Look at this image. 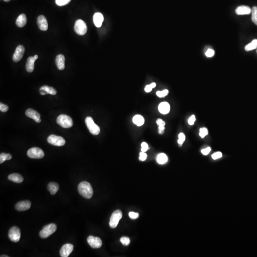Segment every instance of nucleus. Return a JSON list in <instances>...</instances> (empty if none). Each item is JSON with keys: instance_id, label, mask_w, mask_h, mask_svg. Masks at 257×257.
<instances>
[{"instance_id": "24", "label": "nucleus", "mask_w": 257, "mask_h": 257, "mask_svg": "<svg viewBox=\"0 0 257 257\" xmlns=\"http://www.w3.org/2000/svg\"><path fill=\"white\" fill-rule=\"evenodd\" d=\"M133 123L138 126H141L144 123V119L143 116L140 115H136L134 116L132 119Z\"/></svg>"}, {"instance_id": "5", "label": "nucleus", "mask_w": 257, "mask_h": 257, "mask_svg": "<svg viewBox=\"0 0 257 257\" xmlns=\"http://www.w3.org/2000/svg\"><path fill=\"white\" fill-rule=\"evenodd\" d=\"M74 30L77 34L84 35L87 31V27L85 23L82 20H78L75 23Z\"/></svg>"}, {"instance_id": "43", "label": "nucleus", "mask_w": 257, "mask_h": 257, "mask_svg": "<svg viewBox=\"0 0 257 257\" xmlns=\"http://www.w3.org/2000/svg\"><path fill=\"white\" fill-rule=\"evenodd\" d=\"M196 121V118L194 115H192L191 117L189 118V119L188 120V123L189 125H192L194 123L195 121Z\"/></svg>"}, {"instance_id": "4", "label": "nucleus", "mask_w": 257, "mask_h": 257, "mask_svg": "<svg viewBox=\"0 0 257 257\" xmlns=\"http://www.w3.org/2000/svg\"><path fill=\"white\" fill-rule=\"evenodd\" d=\"M85 123L88 130L92 134L97 135L100 132V128L95 123L92 118L87 117L85 119Z\"/></svg>"}, {"instance_id": "39", "label": "nucleus", "mask_w": 257, "mask_h": 257, "mask_svg": "<svg viewBox=\"0 0 257 257\" xmlns=\"http://www.w3.org/2000/svg\"><path fill=\"white\" fill-rule=\"evenodd\" d=\"M7 160V154L4 153H1L0 154V163L1 164Z\"/></svg>"}, {"instance_id": "27", "label": "nucleus", "mask_w": 257, "mask_h": 257, "mask_svg": "<svg viewBox=\"0 0 257 257\" xmlns=\"http://www.w3.org/2000/svg\"><path fill=\"white\" fill-rule=\"evenodd\" d=\"M157 161L159 164H164L168 161V157L164 153H160L157 157Z\"/></svg>"}, {"instance_id": "44", "label": "nucleus", "mask_w": 257, "mask_h": 257, "mask_svg": "<svg viewBox=\"0 0 257 257\" xmlns=\"http://www.w3.org/2000/svg\"><path fill=\"white\" fill-rule=\"evenodd\" d=\"M211 149L210 147H208V148L204 149L201 150V153L204 155H207L209 153V152H211Z\"/></svg>"}, {"instance_id": "38", "label": "nucleus", "mask_w": 257, "mask_h": 257, "mask_svg": "<svg viewBox=\"0 0 257 257\" xmlns=\"http://www.w3.org/2000/svg\"><path fill=\"white\" fill-rule=\"evenodd\" d=\"M9 107L6 104H3L2 103H0V111L2 112H6L8 111Z\"/></svg>"}, {"instance_id": "47", "label": "nucleus", "mask_w": 257, "mask_h": 257, "mask_svg": "<svg viewBox=\"0 0 257 257\" xmlns=\"http://www.w3.org/2000/svg\"><path fill=\"white\" fill-rule=\"evenodd\" d=\"M33 57H34V59L36 60L38 58V55H34Z\"/></svg>"}, {"instance_id": "28", "label": "nucleus", "mask_w": 257, "mask_h": 257, "mask_svg": "<svg viewBox=\"0 0 257 257\" xmlns=\"http://www.w3.org/2000/svg\"><path fill=\"white\" fill-rule=\"evenodd\" d=\"M252 21L257 25V6H254L251 9Z\"/></svg>"}, {"instance_id": "10", "label": "nucleus", "mask_w": 257, "mask_h": 257, "mask_svg": "<svg viewBox=\"0 0 257 257\" xmlns=\"http://www.w3.org/2000/svg\"><path fill=\"white\" fill-rule=\"evenodd\" d=\"M87 242L90 246L93 249H98L102 246V241L101 238L90 236L87 238Z\"/></svg>"}, {"instance_id": "35", "label": "nucleus", "mask_w": 257, "mask_h": 257, "mask_svg": "<svg viewBox=\"0 0 257 257\" xmlns=\"http://www.w3.org/2000/svg\"><path fill=\"white\" fill-rule=\"evenodd\" d=\"M120 241L124 246H128L129 245L130 243V238L128 237H126L121 238L120 239Z\"/></svg>"}, {"instance_id": "48", "label": "nucleus", "mask_w": 257, "mask_h": 257, "mask_svg": "<svg viewBox=\"0 0 257 257\" xmlns=\"http://www.w3.org/2000/svg\"><path fill=\"white\" fill-rule=\"evenodd\" d=\"M9 257L8 256H7V255H1V257Z\"/></svg>"}, {"instance_id": "7", "label": "nucleus", "mask_w": 257, "mask_h": 257, "mask_svg": "<svg viewBox=\"0 0 257 257\" xmlns=\"http://www.w3.org/2000/svg\"><path fill=\"white\" fill-rule=\"evenodd\" d=\"M10 240L13 243H17L21 238V231L17 227H12L10 229L8 233Z\"/></svg>"}, {"instance_id": "23", "label": "nucleus", "mask_w": 257, "mask_h": 257, "mask_svg": "<svg viewBox=\"0 0 257 257\" xmlns=\"http://www.w3.org/2000/svg\"><path fill=\"white\" fill-rule=\"evenodd\" d=\"M48 191L52 195H54L59 189V186L56 183H50L47 187Z\"/></svg>"}, {"instance_id": "42", "label": "nucleus", "mask_w": 257, "mask_h": 257, "mask_svg": "<svg viewBox=\"0 0 257 257\" xmlns=\"http://www.w3.org/2000/svg\"><path fill=\"white\" fill-rule=\"evenodd\" d=\"M141 152H146L149 149V146L146 143H141Z\"/></svg>"}, {"instance_id": "36", "label": "nucleus", "mask_w": 257, "mask_h": 257, "mask_svg": "<svg viewBox=\"0 0 257 257\" xmlns=\"http://www.w3.org/2000/svg\"><path fill=\"white\" fill-rule=\"evenodd\" d=\"M214 51L212 49H208L205 52V55L207 57H212V56H214Z\"/></svg>"}, {"instance_id": "6", "label": "nucleus", "mask_w": 257, "mask_h": 257, "mask_svg": "<svg viewBox=\"0 0 257 257\" xmlns=\"http://www.w3.org/2000/svg\"><path fill=\"white\" fill-rule=\"evenodd\" d=\"M123 217V213L120 210H117L115 211L112 213L110 220L109 225L110 227L112 228H116L118 224L119 223L120 220Z\"/></svg>"}, {"instance_id": "31", "label": "nucleus", "mask_w": 257, "mask_h": 257, "mask_svg": "<svg viewBox=\"0 0 257 257\" xmlns=\"http://www.w3.org/2000/svg\"><path fill=\"white\" fill-rule=\"evenodd\" d=\"M185 135L184 133H180L178 135V143L180 146L183 145L185 140Z\"/></svg>"}, {"instance_id": "25", "label": "nucleus", "mask_w": 257, "mask_h": 257, "mask_svg": "<svg viewBox=\"0 0 257 257\" xmlns=\"http://www.w3.org/2000/svg\"><path fill=\"white\" fill-rule=\"evenodd\" d=\"M156 123L158 125V132L160 134H163L165 130V123L161 119H158Z\"/></svg>"}, {"instance_id": "15", "label": "nucleus", "mask_w": 257, "mask_h": 257, "mask_svg": "<svg viewBox=\"0 0 257 257\" xmlns=\"http://www.w3.org/2000/svg\"><path fill=\"white\" fill-rule=\"evenodd\" d=\"M26 115L28 117L33 119L36 123H40L41 120L40 119V114L37 112L32 109L27 110L25 112Z\"/></svg>"}, {"instance_id": "17", "label": "nucleus", "mask_w": 257, "mask_h": 257, "mask_svg": "<svg viewBox=\"0 0 257 257\" xmlns=\"http://www.w3.org/2000/svg\"><path fill=\"white\" fill-rule=\"evenodd\" d=\"M251 12V9L248 6H241L238 7L235 10L236 14L238 15L249 14Z\"/></svg>"}, {"instance_id": "37", "label": "nucleus", "mask_w": 257, "mask_h": 257, "mask_svg": "<svg viewBox=\"0 0 257 257\" xmlns=\"http://www.w3.org/2000/svg\"><path fill=\"white\" fill-rule=\"evenodd\" d=\"M222 156H223V154H222L221 152H217L212 155V158L214 160H217V159L222 157Z\"/></svg>"}, {"instance_id": "29", "label": "nucleus", "mask_w": 257, "mask_h": 257, "mask_svg": "<svg viewBox=\"0 0 257 257\" xmlns=\"http://www.w3.org/2000/svg\"><path fill=\"white\" fill-rule=\"evenodd\" d=\"M43 88H44L45 90L46 91V92H47L48 94H50L51 95H55L57 93V92H56V90L53 88V87H49L48 86H43Z\"/></svg>"}, {"instance_id": "14", "label": "nucleus", "mask_w": 257, "mask_h": 257, "mask_svg": "<svg viewBox=\"0 0 257 257\" xmlns=\"http://www.w3.org/2000/svg\"><path fill=\"white\" fill-rule=\"evenodd\" d=\"M31 206V203L29 201H19L15 205L16 210L20 212L25 211L29 209Z\"/></svg>"}, {"instance_id": "45", "label": "nucleus", "mask_w": 257, "mask_h": 257, "mask_svg": "<svg viewBox=\"0 0 257 257\" xmlns=\"http://www.w3.org/2000/svg\"><path fill=\"white\" fill-rule=\"evenodd\" d=\"M40 94L42 95H46L47 94H48L47 92H46V91L45 90L44 88H43V87H41V88H40Z\"/></svg>"}, {"instance_id": "1", "label": "nucleus", "mask_w": 257, "mask_h": 257, "mask_svg": "<svg viewBox=\"0 0 257 257\" xmlns=\"http://www.w3.org/2000/svg\"><path fill=\"white\" fill-rule=\"evenodd\" d=\"M78 189L80 195L85 198H90L92 197L93 189L90 183L87 181L81 182L78 185Z\"/></svg>"}, {"instance_id": "22", "label": "nucleus", "mask_w": 257, "mask_h": 257, "mask_svg": "<svg viewBox=\"0 0 257 257\" xmlns=\"http://www.w3.org/2000/svg\"><path fill=\"white\" fill-rule=\"evenodd\" d=\"M8 179L14 183H20L23 181V178L21 175L18 173H12L8 176Z\"/></svg>"}, {"instance_id": "34", "label": "nucleus", "mask_w": 257, "mask_h": 257, "mask_svg": "<svg viewBox=\"0 0 257 257\" xmlns=\"http://www.w3.org/2000/svg\"><path fill=\"white\" fill-rule=\"evenodd\" d=\"M208 134V130L206 128H203L200 129V136L202 138L205 137V136L207 135Z\"/></svg>"}, {"instance_id": "11", "label": "nucleus", "mask_w": 257, "mask_h": 257, "mask_svg": "<svg viewBox=\"0 0 257 257\" xmlns=\"http://www.w3.org/2000/svg\"><path fill=\"white\" fill-rule=\"evenodd\" d=\"M25 48L23 46L20 45L17 47L14 53L13 54L12 60L14 62H18L21 60L24 55Z\"/></svg>"}, {"instance_id": "26", "label": "nucleus", "mask_w": 257, "mask_h": 257, "mask_svg": "<svg viewBox=\"0 0 257 257\" xmlns=\"http://www.w3.org/2000/svg\"><path fill=\"white\" fill-rule=\"evenodd\" d=\"M257 48V39L253 40L251 43L247 44L245 47V51L247 52L252 51Z\"/></svg>"}, {"instance_id": "9", "label": "nucleus", "mask_w": 257, "mask_h": 257, "mask_svg": "<svg viewBox=\"0 0 257 257\" xmlns=\"http://www.w3.org/2000/svg\"><path fill=\"white\" fill-rule=\"evenodd\" d=\"M47 141L50 144L56 146H62L65 144V140L61 136L51 135L47 138Z\"/></svg>"}, {"instance_id": "16", "label": "nucleus", "mask_w": 257, "mask_h": 257, "mask_svg": "<svg viewBox=\"0 0 257 257\" xmlns=\"http://www.w3.org/2000/svg\"><path fill=\"white\" fill-rule=\"evenodd\" d=\"M103 20H104V17L101 13L96 12L93 15V23H94L95 26L99 28L101 26Z\"/></svg>"}, {"instance_id": "8", "label": "nucleus", "mask_w": 257, "mask_h": 257, "mask_svg": "<svg viewBox=\"0 0 257 257\" xmlns=\"http://www.w3.org/2000/svg\"><path fill=\"white\" fill-rule=\"evenodd\" d=\"M27 155L32 158H41L44 156V152L38 147H33L28 150Z\"/></svg>"}, {"instance_id": "46", "label": "nucleus", "mask_w": 257, "mask_h": 257, "mask_svg": "<svg viewBox=\"0 0 257 257\" xmlns=\"http://www.w3.org/2000/svg\"><path fill=\"white\" fill-rule=\"evenodd\" d=\"M12 158V156L10 154H9V153H7V160H11Z\"/></svg>"}, {"instance_id": "13", "label": "nucleus", "mask_w": 257, "mask_h": 257, "mask_svg": "<svg viewBox=\"0 0 257 257\" xmlns=\"http://www.w3.org/2000/svg\"><path fill=\"white\" fill-rule=\"evenodd\" d=\"M37 23L39 29L41 31H46L48 30V23L45 16L43 15H40L38 16Z\"/></svg>"}, {"instance_id": "20", "label": "nucleus", "mask_w": 257, "mask_h": 257, "mask_svg": "<svg viewBox=\"0 0 257 257\" xmlns=\"http://www.w3.org/2000/svg\"><path fill=\"white\" fill-rule=\"evenodd\" d=\"M36 60L34 57H30L28 58L26 64V69L29 72H32L33 71L34 68V63Z\"/></svg>"}, {"instance_id": "2", "label": "nucleus", "mask_w": 257, "mask_h": 257, "mask_svg": "<svg viewBox=\"0 0 257 257\" xmlns=\"http://www.w3.org/2000/svg\"><path fill=\"white\" fill-rule=\"evenodd\" d=\"M57 123L63 128L68 129L73 125V121L70 117L65 114L60 115L57 119Z\"/></svg>"}, {"instance_id": "21", "label": "nucleus", "mask_w": 257, "mask_h": 257, "mask_svg": "<svg viewBox=\"0 0 257 257\" xmlns=\"http://www.w3.org/2000/svg\"><path fill=\"white\" fill-rule=\"evenodd\" d=\"M27 23V18L25 14L20 15L16 20V24L17 26L21 28L25 25Z\"/></svg>"}, {"instance_id": "12", "label": "nucleus", "mask_w": 257, "mask_h": 257, "mask_svg": "<svg viewBox=\"0 0 257 257\" xmlns=\"http://www.w3.org/2000/svg\"><path fill=\"white\" fill-rule=\"evenodd\" d=\"M73 250V246L72 244L70 243L64 244L60 249V255L62 257H68Z\"/></svg>"}, {"instance_id": "33", "label": "nucleus", "mask_w": 257, "mask_h": 257, "mask_svg": "<svg viewBox=\"0 0 257 257\" xmlns=\"http://www.w3.org/2000/svg\"><path fill=\"white\" fill-rule=\"evenodd\" d=\"M156 84L155 83H152V84L147 85L146 86L144 89L145 92H151L152 91V90L153 88H155L156 87Z\"/></svg>"}, {"instance_id": "18", "label": "nucleus", "mask_w": 257, "mask_h": 257, "mask_svg": "<svg viewBox=\"0 0 257 257\" xmlns=\"http://www.w3.org/2000/svg\"><path fill=\"white\" fill-rule=\"evenodd\" d=\"M55 63L58 69L60 70H63L65 68V57L63 54H59L57 56L55 59Z\"/></svg>"}, {"instance_id": "32", "label": "nucleus", "mask_w": 257, "mask_h": 257, "mask_svg": "<svg viewBox=\"0 0 257 257\" xmlns=\"http://www.w3.org/2000/svg\"><path fill=\"white\" fill-rule=\"evenodd\" d=\"M169 93V91L168 90H164L163 91H158L156 92V95L158 96V97L163 98L165 96H167Z\"/></svg>"}, {"instance_id": "3", "label": "nucleus", "mask_w": 257, "mask_h": 257, "mask_svg": "<svg viewBox=\"0 0 257 257\" xmlns=\"http://www.w3.org/2000/svg\"><path fill=\"white\" fill-rule=\"evenodd\" d=\"M57 226L56 224L54 223L46 225L43 228V229L40 232L39 235L40 237L42 238H46L49 237L56 232Z\"/></svg>"}, {"instance_id": "19", "label": "nucleus", "mask_w": 257, "mask_h": 257, "mask_svg": "<svg viewBox=\"0 0 257 257\" xmlns=\"http://www.w3.org/2000/svg\"><path fill=\"white\" fill-rule=\"evenodd\" d=\"M171 107L167 102H163L159 104L158 106V111L160 113L163 114H168L170 111Z\"/></svg>"}, {"instance_id": "41", "label": "nucleus", "mask_w": 257, "mask_h": 257, "mask_svg": "<svg viewBox=\"0 0 257 257\" xmlns=\"http://www.w3.org/2000/svg\"><path fill=\"white\" fill-rule=\"evenodd\" d=\"M147 155L145 153V152H141L140 153V157H139V160L141 161H144L146 160Z\"/></svg>"}, {"instance_id": "40", "label": "nucleus", "mask_w": 257, "mask_h": 257, "mask_svg": "<svg viewBox=\"0 0 257 257\" xmlns=\"http://www.w3.org/2000/svg\"><path fill=\"white\" fill-rule=\"evenodd\" d=\"M129 215L130 218L132 219V220H134V219L137 218L138 217V216H139L138 213H135V212H130L129 213Z\"/></svg>"}, {"instance_id": "49", "label": "nucleus", "mask_w": 257, "mask_h": 257, "mask_svg": "<svg viewBox=\"0 0 257 257\" xmlns=\"http://www.w3.org/2000/svg\"><path fill=\"white\" fill-rule=\"evenodd\" d=\"M4 1H6V2H8V1H10V0H3Z\"/></svg>"}, {"instance_id": "30", "label": "nucleus", "mask_w": 257, "mask_h": 257, "mask_svg": "<svg viewBox=\"0 0 257 257\" xmlns=\"http://www.w3.org/2000/svg\"><path fill=\"white\" fill-rule=\"evenodd\" d=\"M71 0H56L55 3L59 6H65L71 1Z\"/></svg>"}]
</instances>
